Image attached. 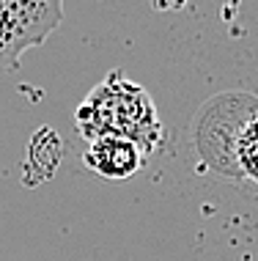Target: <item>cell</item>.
<instances>
[{
	"label": "cell",
	"mask_w": 258,
	"mask_h": 261,
	"mask_svg": "<svg viewBox=\"0 0 258 261\" xmlns=\"http://www.w3.org/2000/svg\"><path fill=\"white\" fill-rule=\"evenodd\" d=\"M77 129L85 140L104 135L129 138L146 151V157L159 146V135H162V124L157 118L151 96L121 72L104 77L80 105Z\"/></svg>",
	"instance_id": "cell-1"
},
{
	"label": "cell",
	"mask_w": 258,
	"mask_h": 261,
	"mask_svg": "<svg viewBox=\"0 0 258 261\" xmlns=\"http://www.w3.org/2000/svg\"><path fill=\"white\" fill-rule=\"evenodd\" d=\"M82 160H85V165L94 173H99L102 179L124 181L143 168L146 151L129 138L104 135V138L88 140V149H85V157Z\"/></svg>",
	"instance_id": "cell-2"
}]
</instances>
